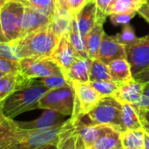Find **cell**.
<instances>
[{"instance_id":"1","label":"cell","mask_w":149,"mask_h":149,"mask_svg":"<svg viewBox=\"0 0 149 149\" xmlns=\"http://www.w3.org/2000/svg\"><path fill=\"white\" fill-rule=\"evenodd\" d=\"M49 91L36 79H28L0 104V113L8 120L32 110L38 109L40 99Z\"/></svg>"},{"instance_id":"2","label":"cell","mask_w":149,"mask_h":149,"mask_svg":"<svg viewBox=\"0 0 149 149\" xmlns=\"http://www.w3.org/2000/svg\"><path fill=\"white\" fill-rule=\"evenodd\" d=\"M59 37L52 29L51 24L30 33L17 40L10 41L18 59L24 58H51Z\"/></svg>"},{"instance_id":"3","label":"cell","mask_w":149,"mask_h":149,"mask_svg":"<svg viewBox=\"0 0 149 149\" xmlns=\"http://www.w3.org/2000/svg\"><path fill=\"white\" fill-rule=\"evenodd\" d=\"M121 108V103L113 96L102 97L97 106L79 120L86 125H107L122 133Z\"/></svg>"},{"instance_id":"4","label":"cell","mask_w":149,"mask_h":149,"mask_svg":"<svg viewBox=\"0 0 149 149\" xmlns=\"http://www.w3.org/2000/svg\"><path fill=\"white\" fill-rule=\"evenodd\" d=\"M65 121L56 127L43 130H22L15 128L16 137L3 149H37L47 144L58 143L59 134Z\"/></svg>"},{"instance_id":"5","label":"cell","mask_w":149,"mask_h":149,"mask_svg":"<svg viewBox=\"0 0 149 149\" xmlns=\"http://www.w3.org/2000/svg\"><path fill=\"white\" fill-rule=\"evenodd\" d=\"M75 93L71 85L49 90L40 99L38 109L52 110L62 115L71 117L74 111Z\"/></svg>"},{"instance_id":"6","label":"cell","mask_w":149,"mask_h":149,"mask_svg":"<svg viewBox=\"0 0 149 149\" xmlns=\"http://www.w3.org/2000/svg\"><path fill=\"white\" fill-rule=\"evenodd\" d=\"M24 11V6L15 0H8L0 7V24L9 42L20 38Z\"/></svg>"},{"instance_id":"7","label":"cell","mask_w":149,"mask_h":149,"mask_svg":"<svg viewBox=\"0 0 149 149\" xmlns=\"http://www.w3.org/2000/svg\"><path fill=\"white\" fill-rule=\"evenodd\" d=\"M19 73L24 79H34L52 75H64L52 58H24L19 59Z\"/></svg>"},{"instance_id":"8","label":"cell","mask_w":149,"mask_h":149,"mask_svg":"<svg viewBox=\"0 0 149 149\" xmlns=\"http://www.w3.org/2000/svg\"><path fill=\"white\" fill-rule=\"evenodd\" d=\"M69 84L75 93L74 111L71 118L79 120L97 106L102 96L89 83L69 82Z\"/></svg>"},{"instance_id":"9","label":"cell","mask_w":149,"mask_h":149,"mask_svg":"<svg viewBox=\"0 0 149 149\" xmlns=\"http://www.w3.org/2000/svg\"><path fill=\"white\" fill-rule=\"evenodd\" d=\"M127 60L128 61L133 78L149 67V34L139 38L134 44L126 46Z\"/></svg>"},{"instance_id":"10","label":"cell","mask_w":149,"mask_h":149,"mask_svg":"<svg viewBox=\"0 0 149 149\" xmlns=\"http://www.w3.org/2000/svg\"><path fill=\"white\" fill-rule=\"evenodd\" d=\"M65 115H62L52 110H45L40 117L31 121H16L11 120L12 125L22 130H43L51 128L62 124L66 120Z\"/></svg>"},{"instance_id":"11","label":"cell","mask_w":149,"mask_h":149,"mask_svg":"<svg viewBox=\"0 0 149 149\" xmlns=\"http://www.w3.org/2000/svg\"><path fill=\"white\" fill-rule=\"evenodd\" d=\"M78 57L79 56L70 41L69 33L64 34L59 38L58 45L51 56V58L60 67L64 75L67 72Z\"/></svg>"},{"instance_id":"12","label":"cell","mask_w":149,"mask_h":149,"mask_svg":"<svg viewBox=\"0 0 149 149\" xmlns=\"http://www.w3.org/2000/svg\"><path fill=\"white\" fill-rule=\"evenodd\" d=\"M52 20V17L38 10L29 7H24L20 38L50 25Z\"/></svg>"},{"instance_id":"13","label":"cell","mask_w":149,"mask_h":149,"mask_svg":"<svg viewBox=\"0 0 149 149\" xmlns=\"http://www.w3.org/2000/svg\"><path fill=\"white\" fill-rule=\"evenodd\" d=\"M126 46L118 43L113 37L105 33L103 35L98 58L106 65H108L113 60L126 58Z\"/></svg>"},{"instance_id":"14","label":"cell","mask_w":149,"mask_h":149,"mask_svg":"<svg viewBox=\"0 0 149 149\" xmlns=\"http://www.w3.org/2000/svg\"><path fill=\"white\" fill-rule=\"evenodd\" d=\"M144 84L136 81L134 79L120 86L118 90L113 93L115 98L121 104L127 103L130 105H136L143 96Z\"/></svg>"},{"instance_id":"15","label":"cell","mask_w":149,"mask_h":149,"mask_svg":"<svg viewBox=\"0 0 149 149\" xmlns=\"http://www.w3.org/2000/svg\"><path fill=\"white\" fill-rule=\"evenodd\" d=\"M92 59L89 58L78 57L67 72L65 74L68 82L89 83L90 82V70L92 65Z\"/></svg>"},{"instance_id":"16","label":"cell","mask_w":149,"mask_h":149,"mask_svg":"<svg viewBox=\"0 0 149 149\" xmlns=\"http://www.w3.org/2000/svg\"><path fill=\"white\" fill-rule=\"evenodd\" d=\"M77 123L79 135L86 149L89 148L100 137L115 129L107 125H86L83 124L80 120H77Z\"/></svg>"},{"instance_id":"17","label":"cell","mask_w":149,"mask_h":149,"mask_svg":"<svg viewBox=\"0 0 149 149\" xmlns=\"http://www.w3.org/2000/svg\"><path fill=\"white\" fill-rule=\"evenodd\" d=\"M97 4L95 0H89L75 17L78 27L81 34L86 37L93 29L96 22Z\"/></svg>"},{"instance_id":"18","label":"cell","mask_w":149,"mask_h":149,"mask_svg":"<svg viewBox=\"0 0 149 149\" xmlns=\"http://www.w3.org/2000/svg\"><path fill=\"white\" fill-rule=\"evenodd\" d=\"M105 34L103 24L95 23L93 29L85 37L88 58L92 60L98 58L103 35Z\"/></svg>"},{"instance_id":"19","label":"cell","mask_w":149,"mask_h":149,"mask_svg":"<svg viewBox=\"0 0 149 149\" xmlns=\"http://www.w3.org/2000/svg\"><path fill=\"white\" fill-rule=\"evenodd\" d=\"M110 75L112 80L119 85L125 84L132 80L133 75L131 72V67L127 60V58L116 59L109 63L108 65Z\"/></svg>"},{"instance_id":"20","label":"cell","mask_w":149,"mask_h":149,"mask_svg":"<svg viewBox=\"0 0 149 149\" xmlns=\"http://www.w3.org/2000/svg\"><path fill=\"white\" fill-rule=\"evenodd\" d=\"M73 22V16L68 9H56V12L52 17L51 26L54 33L58 37L69 33Z\"/></svg>"},{"instance_id":"21","label":"cell","mask_w":149,"mask_h":149,"mask_svg":"<svg viewBox=\"0 0 149 149\" xmlns=\"http://www.w3.org/2000/svg\"><path fill=\"white\" fill-rule=\"evenodd\" d=\"M28 79H24L19 72L4 74L0 78V104L14 91L22 86Z\"/></svg>"},{"instance_id":"22","label":"cell","mask_w":149,"mask_h":149,"mask_svg":"<svg viewBox=\"0 0 149 149\" xmlns=\"http://www.w3.org/2000/svg\"><path fill=\"white\" fill-rule=\"evenodd\" d=\"M121 105V126L123 131L143 128L139 112L135 107L127 103H123Z\"/></svg>"},{"instance_id":"23","label":"cell","mask_w":149,"mask_h":149,"mask_svg":"<svg viewBox=\"0 0 149 149\" xmlns=\"http://www.w3.org/2000/svg\"><path fill=\"white\" fill-rule=\"evenodd\" d=\"M144 128L127 130L120 133V142L122 147H132L137 148H144L145 139Z\"/></svg>"},{"instance_id":"24","label":"cell","mask_w":149,"mask_h":149,"mask_svg":"<svg viewBox=\"0 0 149 149\" xmlns=\"http://www.w3.org/2000/svg\"><path fill=\"white\" fill-rule=\"evenodd\" d=\"M121 148L120 133L113 129L100 137L88 149H120Z\"/></svg>"},{"instance_id":"25","label":"cell","mask_w":149,"mask_h":149,"mask_svg":"<svg viewBox=\"0 0 149 149\" xmlns=\"http://www.w3.org/2000/svg\"><path fill=\"white\" fill-rule=\"evenodd\" d=\"M69 38L78 56L81 58H88L86 47V39L78 27L75 17H73L72 25L69 31Z\"/></svg>"},{"instance_id":"26","label":"cell","mask_w":149,"mask_h":149,"mask_svg":"<svg viewBox=\"0 0 149 149\" xmlns=\"http://www.w3.org/2000/svg\"><path fill=\"white\" fill-rule=\"evenodd\" d=\"M141 3L140 0H113L107 10V16L137 12Z\"/></svg>"},{"instance_id":"27","label":"cell","mask_w":149,"mask_h":149,"mask_svg":"<svg viewBox=\"0 0 149 149\" xmlns=\"http://www.w3.org/2000/svg\"><path fill=\"white\" fill-rule=\"evenodd\" d=\"M22 3L24 7H29L38 10L50 17H53L56 12V6L53 0H15Z\"/></svg>"},{"instance_id":"28","label":"cell","mask_w":149,"mask_h":149,"mask_svg":"<svg viewBox=\"0 0 149 149\" xmlns=\"http://www.w3.org/2000/svg\"><path fill=\"white\" fill-rule=\"evenodd\" d=\"M112 80L108 65L103 63L99 58L92 61L90 70V81ZM113 81V80H112Z\"/></svg>"},{"instance_id":"29","label":"cell","mask_w":149,"mask_h":149,"mask_svg":"<svg viewBox=\"0 0 149 149\" xmlns=\"http://www.w3.org/2000/svg\"><path fill=\"white\" fill-rule=\"evenodd\" d=\"M113 38L115 41H117L118 43H120L125 46L131 45L134 44L135 42H137L139 39V38L135 34L134 29L133 28V26L130 24H124L122 31L120 32L117 33L115 36H113Z\"/></svg>"},{"instance_id":"30","label":"cell","mask_w":149,"mask_h":149,"mask_svg":"<svg viewBox=\"0 0 149 149\" xmlns=\"http://www.w3.org/2000/svg\"><path fill=\"white\" fill-rule=\"evenodd\" d=\"M89 85L93 87L102 97L113 96L120 86L112 80L90 81Z\"/></svg>"},{"instance_id":"31","label":"cell","mask_w":149,"mask_h":149,"mask_svg":"<svg viewBox=\"0 0 149 149\" xmlns=\"http://www.w3.org/2000/svg\"><path fill=\"white\" fill-rule=\"evenodd\" d=\"M36 79L49 90L57 89L70 85L67 79H65V75H52V76Z\"/></svg>"},{"instance_id":"32","label":"cell","mask_w":149,"mask_h":149,"mask_svg":"<svg viewBox=\"0 0 149 149\" xmlns=\"http://www.w3.org/2000/svg\"><path fill=\"white\" fill-rule=\"evenodd\" d=\"M0 58L19 61L16 55L15 48L11 42L0 43Z\"/></svg>"},{"instance_id":"33","label":"cell","mask_w":149,"mask_h":149,"mask_svg":"<svg viewBox=\"0 0 149 149\" xmlns=\"http://www.w3.org/2000/svg\"><path fill=\"white\" fill-rule=\"evenodd\" d=\"M19 61L0 58V72L3 74L19 72Z\"/></svg>"},{"instance_id":"34","label":"cell","mask_w":149,"mask_h":149,"mask_svg":"<svg viewBox=\"0 0 149 149\" xmlns=\"http://www.w3.org/2000/svg\"><path fill=\"white\" fill-rule=\"evenodd\" d=\"M138 12L133 13H123V14H112L110 15V20L113 24L120 25V24H129L130 20L137 14Z\"/></svg>"},{"instance_id":"35","label":"cell","mask_w":149,"mask_h":149,"mask_svg":"<svg viewBox=\"0 0 149 149\" xmlns=\"http://www.w3.org/2000/svg\"><path fill=\"white\" fill-rule=\"evenodd\" d=\"M10 125H11V120H10ZM15 137H16V131L13 126L11 125V128L10 130H7L0 134V149H3L9 144H10L15 139Z\"/></svg>"},{"instance_id":"36","label":"cell","mask_w":149,"mask_h":149,"mask_svg":"<svg viewBox=\"0 0 149 149\" xmlns=\"http://www.w3.org/2000/svg\"><path fill=\"white\" fill-rule=\"evenodd\" d=\"M89 0H66L67 8L71 12V14L74 17L85 6V4Z\"/></svg>"},{"instance_id":"37","label":"cell","mask_w":149,"mask_h":149,"mask_svg":"<svg viewBox=\"0 0 149 149\" xmlns=\"http://www.w3.org/2000/svg\"><path fill=\"white\" fill-rule=\"evenodd\" d=\"M134 107L139 112H149V98L143 95L141 100Z\"/></svg>"},{"instance_id":"38","label":"cell","mask_w":149,"mask_h":149,"mask_svg":"<svg viewBox=\"0 0 149 149\" xmlns=\"http://www.w3.org/2000/svg\"><path fill=\"white\" fill-rule=\"evenodd\" d=\"M95 1L97 4V10L107 15V10L113 0H95Z\"/></svg>"},{"instance_id":"39","label":"cell","mask_w":149,"mask_h":149,"mask_svg":"<svg viewBox=\"0 0 149 149\" xmlns=\"http://www.w3.org/2000/svg\"><path fill=\"white\" fill-rule=\"evenodd\" d=\"M134 79L141 83V84H146V83H148L149 82V67L148 69L141 72L140 73H138L137 75H135L134 77Z\"/></svg>"},{"instance_id":"40","label":"cell","mask_w":149,"mask_h":149,"mask_svg":"<svg viewBox=\"0 0 149 149\" xmlns=\"http://www.w3.org/2000/svg\"><path fill=\"white\" fill-rule=\"evenodd\" d=\"M10 128H11L10 120H8L5 117H3V114L0 113V134L7 130H10Z\"/></svg>"},{"instance_id":"41","label":"cell","mask_w":149,"mask_h":149,"mask_svg":"<svg viewBox=\"0 0 149 149\" xmlns=\"http://www.w3.org/2000/svg\"><path fill=\"white\" fill-rule=\"evenodd\" d=\"M137 12L149 24V5L146 3H142Z\"/></svg>"},{"instance_id":"42","label":"cell","mask_w":149,"mask_h":149,"mask_svg":"<svg viewBox=\"0 0 149 149\" xmlns=\"http://www.w3.org/2000/svg\"><path fill=\"white\" fill-rule=\"evenodd\" d=\"M56 9H59V8H64V9H68L67 8V3H66V0H53Z\"/></svg>"},{"instance_id":"43","label":"cell","mask_w":149,"mask_h":149,"mask_svg":"<svg viewBox=\"0 0 149 149\" xmlns=\"http://www.w3.org/2000/svg\"><path fill=\"white\" fill-rule=\"evenodd\" d=\"M140 117H141V120L142 127L144 128V130H145V131H147L148 133H149V122L148 121V120H146L142 116H141V115H140Z\"/></svg>"},{"instance_id":"44","label":"cell","mask_w":149,"mask_h":149,"mask_svg":"<svg viewBox=\"0 0 149 149\" xmlns=\"http://www.w3.org/2000/svg\"><path fill=\"white\" fill-rule=\"evenodd\" d=\"M9 42V40L6 38L3 31V29H2V26H1V24H0V43H7Z\"/></svg>"},{"instance_id":"45","label":"cell","mask_w":149,"mask_h":149,"mask_svg":"<svg viewBox=\"0 0 149 149\" xmlns=\"http://www.w3.org/2000/svg\"><path fill=\"white\" fill-rule=\"evenodd\" d=\"M145 139H144V148L149 149V133L145 131Z\"/></svg>"},{"instance_id":"46","label":"cell","mask_w":149,"mask_h":149,"mask_svg":"<svg viewBox=\"0 0 149 149\" xmlns=\"http://www.w3.org/2000/svg\"><path fill=\"white\" fill-rule=\"evenodd\" d=\"M37 149H58L56 144H47L43 147H40Z\"/></svg>"},{"instance_id":"47","label":"cell","mask_w":149,"mask_h":149,"mask_svg":"<svg viewBox=\"0 0 149 149\" xmlns=\"http://www.w3.org/2000/svg\"><path fill=\"white\" fill-rule=\"evenodd\" d=\"M143 95L147 96L149 98V82L144 84V87H143Z\"/></svg>"},{"instance_id":"48","label":"cell","mask_w":149,"mask_h":149,"mask_svg":"<svg viewBox=\"0 0 149 149\" xmlns=\"http://www.w3.org/2000/svg\"><path fill=\"white\" fill-rule=\"evenodd\" d=\"M139 114L141 116H142L146 120H148L149 122V112H139Z\"/></svg>"},{"instance_id":"49","label":"cell","mask_w":149,"mask_h":149,"mask_svg":"<svg viewBox=\"0 0 149 149\" xmlns=\"http://www.w3.org/2000/svg\"><path fill=\"white\" fill-rule=\"evenodd\" d=\"M8 0H0V7H2Z\"/></svg>"},{"instance_id":"50","label":"cell","mask_w":149,"mask_h":149,"mask_svg":"<svg viewBox=\"0 0 149 149\" xmlns=\"http://www.w3.org/2000/svg\"><path fill=\"white\" fill-rule=\"evenodd\" d=\"M122 149H140L137 148H132V147H122Z\"/></svg>"},{"instance_id":"51","label":"cell","mask_w":149,"mask_h":149,"mask_svg":"<svg viewBox=\"0 0 149 149\" xmlns=\"http://www.w3.org/2000/svg\"><path fill=\"white\" fill-rule=\"evenodd\" d=\"M144 3H146L147 4H148L149 5V0H145V1H144Z\"/></svg>"},{"instance_id":"52","label":"cell","mask_w":149,"mask_h":149,"mask_svg":"<svg viewBox=\"0 0 149 149\" xmlns=\"http://www.w3.org/2000/svg\"><path fill=\"white\" fill-rule=\"evenodd\" d=\"M3 75H4V74H3V72H0V78H1V77H3Z\"/></svg>"},{"instance_id":"53","label":"cell","mask_w":149,"mask_h":149,"mask_svg":"<svg viewBox=\"0 0 149 149\" xmlns=\"http://www.w3.org/2000/svg\"><path fill=\"white\" fill-rule=\"evenodd\" d=\"M140 1H141V3H144V1H145V0H140Z\"/></svg>"},{"instance_id":"54","label":"cell","mask_w":149,"mask_h":149,"mask_svg":"<svg viewBox=\"0 0 149 149\" xmlns=\"http://www.w3.org/2000/svg\"><path fill=\"white\" fill-rule=\"evenodd\" d=\"M120 149H122V148H120Z\"/></svg>"}]
</instances>
